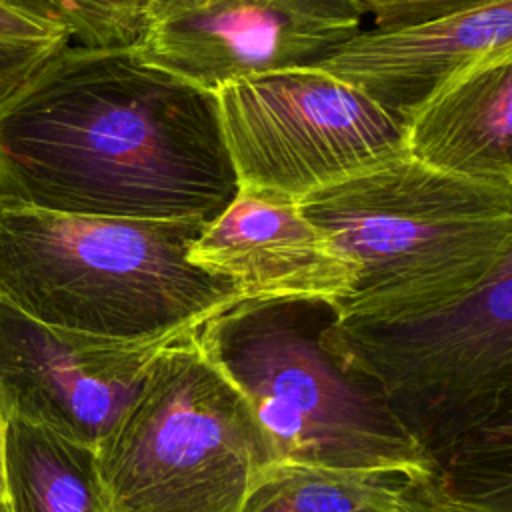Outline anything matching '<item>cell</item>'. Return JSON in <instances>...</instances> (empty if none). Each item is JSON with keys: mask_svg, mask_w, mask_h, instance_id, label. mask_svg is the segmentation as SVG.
<instances>
[{"mask_svg": "<svg viewBox=\"0 0 512 512\" xmlns=\"http://www.w3.org/2000/svg\"><path fill=\"white\" fill-rule=\"evenodd\" d=\"M196 330L158 350L96 446L110 512H242L278 464L250 402Z\"/></svg>", "mask_w": 512, "mask_h": 512, "instance_id": "5b68a950", "label": "cell"}, {"mask_svg": "<svg viewBox=\"0 0 512 512\" xmlns=\"http://www.w3.org/2000/svg\"><path fill=\"white\" fill-rule=\"evenodd\" d=\"M28 8L60 24L70 42L86 48L136 46L150 0H26Z\"/></svg>", "mask_w": 512, "mask_h": 512, "instance_id": "2e32d148", "label": "cell"}, {"mask_svg": "<svg viewBox=\"0 0 512 512\" xmlns=\"http://www.w3.org/2000/svg\"><path fill=\"white\" fill-rule=\"evenodd\" d=\"M506 52H512V0H486L428 22L362 30L316 66L406 120L454 72Z\"/></svg>", "mask_w": 512, "mask_h": 512, "instance_id": "8fae6325", "label": "cell"}, {"mask_svg": "<svg viewBox=\"0 0 512 512\" xmlns=\"http://www.w3.org/2000/svg\"><path fill=\"white\" fill-rule=\"evenodd\" d=\"M332 316L324 302L242 298L196 338L250 402L278 462L434 480V460L382 392L324 344Z\"/></svg>", "mask_w": 512, "mask_h": 512, "instance_id": "277c9868", "label": "cell"}, {"mask_svg": "<svg viewBox=\"0 0 512 512\" xmlns=\"http://www.w3.org/2000/svg\"><path fill=\"white\" fill-rule=\"evenodd\" d=\"M436 490L470 512H512V408L456 440L436 460Z\"/></svg>", "mask_w": 512, "mask_h": 512, "instance_id": "9a60e30c", "label": "cell"}, {"mask_svg": "<svg viewBox=\"0 0 512 512\" xmlns=\"http://www.w3.org/2000/svg\"><path fill=\"white\" fill-rule=\"evenodd\" d=\"M174 338L136 342L66 330L0 298V410L6 420L98 446Z\"/></svg>", "mask_w": 512, "mask_h": 512, "instance_id": "9c48e42d", "label": "cell"}, {"mask_svg": "<svg viewBox=\"0 0 512 512\" xmlns=\"http://www.w3.org/2000/svg\"><path fill=\"white\" fill-rule=\"evenodd\" d=\"M442 500L434 480L278 462L242 512H430Z\"/></svg>", "mask_w": 512, "mask_h": 512, "instance_id": "4fadbf2b", "label": "cell"}, {"mask_svg": "<svg viewBox=\"0 0 512 512\" xmlns=\"http://www.w3.org/2000/svg\"><path fill=\"white\" fill-rule=\"evenodd\" d=\"M214 94L238 186L300 200L408 154L400 114L316 64L242 78Z\"/></svg>", "mask_w": 512, "mask_h": 512, "instance_id": "52a82bcc", "label": "cell"}, {"mask_svg": "<svg viewBox=\"0 0 512 512\" xmlns=\"http://www.w3.org/2000/svg\"><path fill=\"white\" fill-rule=\"evenodd\" d=\"M0 512H12L8 500H0Z\"/></svg>", "mask_w": 512, "mask_h": 512, "instance_id": "7402d4cb", "label": "cell"}, {"mask_svg": "<svg viewBox=\"0 0 512 512\" xmlns=\"http://www.w3.org/2000/svg\"><path fill=\"white\" fill-rule=\"evenodd\" d=\"M0 2H4V4H10V6H16V8H22V10H28V12H32V10L28 8L26 0H0ZM32 14H36V12H32ZM38 16H40V14H38Z\"/></svg>", "mask_w": 512, "mask_h": 512, "instance_id": "44dd1931", "label": "cell"}, {"mask_svg": "<svg viewBox=\"0 0 512 512\" xmlns=\"http://www.w3.org/2000/svg\"><path fill=\"white\" fill-rule=\"evenodd\" d=\"M6 428L8 420L0 410V500H6Z\"/></svg>", "mask_w": 512, "mask_h": 512, "instance_id": "d6986e66", "label": "cell"}, {"mask_svg": "<svg viewBox=\"0 0 512 512\" xmlns=\"http://www.w3.org/2000/svg\"><path fill=\"white\" fill-rule=\"evenodd\" d=\"M188 258L254 300L324 302L336 310L356 282L352 264L298 200L246 186L204 226Z\"/></svg>", "mask_w": 512, "mask_h": 512, "instance_id": "30bf717a", "label": "cell"}, {"mask_svg": "<svg viewBox=\"0 0 512 512\" xmlns=\"http://www.w3.org/2000/svg\"><path fill=\"white\" fill-rule=\"evenodd\" d=\"M6 500L12 512H110L96 446L8 420Z\"/></svg>", "mask_w": 512, "mask_h": 512, "instance_id": "5bb4252c", "label": "cell"}, {"mask_svg": "<svg viewBox=\"0 0 512 512\" xmlns=\"http://www.w3.org/2000/svg\"><path fill=\"white\" fill-rule=\"evenodd\" d=\"M208 222L86 216L0 202V298L50 326L166 340L242 300L188 252Z\"/></svg>", "mask_w": 512, "mask_h": 512, "instance_id": "7a4b0ae2", "label": "cell"}, {"mask_svg": "<svg viewBox=\"0 0 512 512\" xmlns=\"http://www.w3.org/2000/svg\"><path fill=\"white\" fill-rule=\"evenodd\" d=\"M324 344L374 384L436 460L512 408V244L462 298L422 316L322 328Z\"/></svg>", "mask_w": 512, "mask_h": 512, "instance_id": "8992f818", "label": "cell"}, {"mask_svg": "<svg viewBox=\"0 0 512 512\" xmlns=\"http://www.w3.org/2000/svg\"><path fill=\"white\" fill-rule=\"evenodd\" d=\"M406 136L430 166L512 186V52L454 72L406 116Z\"/></svg>", "mask_w": 512, "mask_h": 512, "instance_id": "7c38bea8", "label": "cell"}, {"mask_svg": "<svg viewBox=\"0 0 512 512\" xmlns=\"http://www.w3.org/2000/svg\"><path fill=\"white\" fill-rule=\"evenodd\" d=\"M362 32L352 0H150L136 50L208 92L318 64Z\"/></svg>", "mask_w": 512, "mask_h": 512, "instance_id": "ba28073f", "label": "cell"}, {"mask_svg": "<svg viewBox=\"0 0 512 512\" xmlns=\"http://www.w3.org/2000/svg\"><path fill=\"white\" fill-rule=\"evenodd\" d=\"M68 44L60 24L0 2V98Z\"/></svg>", "mask_w": 512, "mask_h": 512, "instance_id": "e0dca14e", "label": "cell"}, {"mask_svg": "<svg viewBox=\"0 0 512 512\" xmlns=\"http://www.w3.org/2000/svg\"><path fill=\"white\" fill-rule=\"evenodd\" d=\"M356 8L370 14L374 28H394L436 20L486 0H352Z\"/></svg>", "mask_w": 512, "mask_h": 512, "instance_id": "ac0fdd59", "label": "cell"}, {"mask_svg": "<svg viewBox=\"0 0 512 512\" xmlns=\"http://www.w3.org/2000/svg\"><path fill=\"white\" fill-rule=\"evenodd\" d=\"M236 190L216 94L136 46L70 42L0 98L4 204L210 222Z\"/></svg>", "mask_w": 512, "mask_h": 512, "instance_id": "6da1fadb", "label": "cell"}, {"mask_svg": "<svg viewBox=\"0 0 512 512\" xmlns=\"http://www.w3.org/2000/svg\"><path fill=\"white\" fill-rule=\"evenodd\" d=\"M430 512H470V510H464V508H460V506H456V504H452V502H448L446 498L436 506V508H432Z\"/></svg>", "mask_w": 512, "mask_h": 512, "instance_id": "ffe728a7", "label": "cell"}, {"mask_svg": "<svg viewBox=\"0 0 512 512\" xmlns=\"http://www.w3.org/2000/svg\"><path fill=\"white\" fill-rule=\"evenodd\" d=\"M302 214L352 264L336 320L422 316L470 292L512 244V186L430 166L410 152L316 188Z\"/></svg>", "mask_w": 512, "mask_h": 512, "instance_id": "3957f363", "label": "cell"}]
</instances>
